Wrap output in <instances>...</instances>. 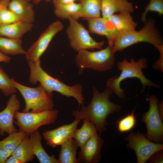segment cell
<instances>
[{"label": "cell", "instance_id": "6da1fadb", "mask_svg": "<svg viewBox=\"0 0 163 163\" xmlns=\"http://www.w3.org/2000/svg\"><path fill=\"white\" fill-rule=\"evenodd\" d=\"M92 90L93 97L89 105H82L80 110L74 111L72 114L76 119L80 120L85 119L92 122L101 134L106 130L108 116L119 112L121 107L110 101V97L113 92L109 88L106 87L102 92L94 87Z\"/></svg>", "mask_w": 163, "mask_h": 163}, {"label": "cell", "instance_id": "7a4b0ae2", "mask_svg": "<svg viewBox=\"0 0 163 163\" xmlns=\"http://www.w3.org/2000/svg\"><path fill=\"white\" fill-rule=\"evenodd\" d=\"M28 62L30 69L29 80L30 83L35 85L39 82L49 92L53 93L56 91L66 97H73L77 101L79 106L83 105L84 98L82 87L80 84L68 85L51 76L42 68L40 60L28 61Z\"/></svg>", "mask_w": 163, "mask_h": 163}, {"label": "cell", "instance_id": "3957f363", "mask_svg": "<svg viewBox=\"0 0 163 163\" xmlns=\"http://www.w3.org/2000/svg\"><path fill=\"white\" fill-rule=\"evenodd\" d=\"M139 30L118 34L113 43L114 53L122 51L126 48L141 43H149L157 49L163 46L162 37L157 28L155 20L151 18L144 22Z\"/></svg>", "mask_w": 163, "mask_h": 163}, {"label": "cell", "instance_id": "277c9868", "mask_svg": "<svg viewBox=\"0 0 163 163\" xmlns=\"http://www.w3.org/2000/svg\"><path fill=\"white\" fill-rule=\"evenodd\" d=\"M147 60L142 58L135 61L133 58L129 61L126 59L119 62L117 67L121 71L119 75L109 78L106 82V87L111 89L119 98H123L125 94L121 88L120 84L126 79L135 78H138L141 82L144 89L147 86L158 88L159 86L154 84L145 76L142 71L143 69L148 67Z\"/></svg>", "mask_w": 163, "mask_h": 163}, {"label": "cell", "instance_id": "5b68a950", "mask_svg": "<svg viewBox=\"0 0 163 163\" xmlns=\"http://www.w3.org/2000/svg\"><path fill=\"white\" fill-rule=\"evenodd\" d=\"M77 52L75 61L80 74L88 69L106 72L112 69L114 65L115 58L112 45H108L105 48L97 51L83 50Z\"/></svg>", "mask_w": 163, "mask_h": 163}, {"label": "cell", "instance_id": "8992f818", "mask_svg": "<svg viewBox=\"0 0 163 163\" xmlns=\"http://www.w3.org/2000/svg\"><path fill=\"white\" fill-rule=\"evenodd\" d=\"M11 80L14 85L23 97L25 107L23 112H39L53 109V94L46 91L41 85L32 88Z\"/></svg>", "mask_w": 163, "mask_h": 163}, {"label": "cell", "instance_id": "52a82bcc", "mask_svg": "<svg viewBox=\"0 0 163 163\" xmlns=\"http://www.w3.org/2000/svg\"><path fill=\"white\" fill-rule=\"evenodd\" d=\"M57 110H52L34 112L16 111L14 114V122L19 128L28 134L38 130L42 126L55 123L57 118Z\"/></svg>", "mask_w": 163, "mask_h": 163}, {"label": "cell", "instance_id": "ba28073f", "mask_svg": "<svg viewBox=\"0 0 163 163\" xmlns=\"http://www.w3.org/2000/svg\"><path fill=\"white\" fill-rule=\"evenodd\" d=\"M69 24L66 30L70 45L75 51L78 52L83 50H100L105 42H97L94 40L89 32L78 20L70 18Z\"/></svg>", "mask_w": 163, "mask_h": 163}, {"label": "cell", "instance_id": "9c48e42d", "mask_svg": "<svg viewBox=\"0 0 163 163\" xmlns=\"http://www.w3.org/2000/svg\"><path fill=\"white\" fill-rule=\"evenodd\" d=\"M125 139L128 141L127 148L135 151L138 163H146L154 153L163 149L162 144L152 142L146 135L139 132H131Z\"/></svg>", "mask_w": 163, "mask_h": 163}, {"label": "cell", "instance_id": "30bf717a", "mask_svg": "<svg viewBox=\"0 0 163 163\" xmlns=\"http://www.w3.org/2000/svg\"><path fill=\"white\" fill-rule=\"evenodd\" d=\"M148 100L149 110L143 114L142 118L147 128L146 136L149 140L159 143L163 140V125L158 110V99L156 96L152 95Z\"/></svg>", "mask_w": 163, "mask_h": 163}, {"label": "cell", "instance_id": "8fae6325", "mask_svg": "<svg viewBox=\"0 0 163 163\" xmlns=\"http://www.w3.org/2000/svg\"><path fill=\"white\" fill-rule=\"evenodd\" d=\"M64 26L59 21L50 24L32 45L26 51V57L28 61L37 62L46 51L54 36L62 30Z\"/></svg>", "mask_w": 163, "mask_h": 163}, {"label": "cell", "instance_id": "7c38bea8", "mask_svg": "<svg viewBox=\"0 0 163 163\" xmlns=\"http://www.w3.org/2000/svg\"><path fill=\"white\" fill-rule=\"evenodd\" d=\"M80 120L75 119L72 123L61 126L50 130H46L42 133L43 139L49 146L55 148L72 138L73 134Z\"/></svg>", "mask_w": 163, "mask_h": 163}, {"label": "cell", "instance_id": "4fadbf2b", "mask_svg": "<svg viewBox=\"0 0 163 163\" xmlns=\"http://www.w3.org/2000/svg\"><path fill=\"white\" fill-rule=\"evenodd\" d=\"M103 143V140L97 133L95 134L80 148L77 158V162H99L101 159V151Z\"/></svg>", "mask_w": 163, "mask_h": 163}, {"label": "cell", "instance_id": "5bb4252c", "mask_svg": "<svg viewBox=\"0 0 163 163\" xmlns=\"http://www.w3.org/2000/svg\"><path fill=\"white\" fill-rule=\"evenodd\" d=\"M20 103L16 94L11 96L6 107L0 112V135L5 133L9 134L17 131L14 126V116L15 112L19 110Z\"/></svg>", "mask_w": 163, "mask_h": 163}, {"label": "cell", "instance_id": "9a60e30c", "mask_svg": "<svg viewBox=\"0 0 163 163\" xmlns=\"http://www.w3.org/2000/svg\"><path fill=\"white\" fill-rule=\"evenodd\" d=\"M88 21L89 32L105 37L108 45L113 46L117 33L111 22L101 16L86 19Z\"/></svg>", "mask_w": 163, "mask_h": 163}, {"label": "cell", "instance_id": "2e32d148", "mask_svg": "<svg viewBox=\"0 0 163 163\" xmlns=\"http://www.w3.org/2000/svg\"><path fill=\"white\" fill-rule=\"evenodd\" d=\"M134 10L133 4L128 0H101V17L104 18L123 12L131 13Z\"/></svg>", "mask_w": 163, "mask_h": 163}, {"label": "cell", "instance_id": "e0dca14e", "mask_svg": "<svg viewBox=\"0 0 163 163\" xmlns=\"http://www.w3.org/2000/svg\"><path fill=\"white\" fill-rule=\"evenodd\" d=\"M27 0H11L8 8L13 12L21 21L33 23L34 21L35 13L33 5Z\"/></svg>", "mask_w": 163, "mask_h": 163}, {"label": "cell", "instance_id": "ac0fdd59", "mask_svg": "<svg viewBox=\"0 0 163 163\" xmlns=\"http://www.w3.org/2000/svg\"><path fill=\"white\" fill-rule=\"evenodd\" d=\"M131 13L123 12L115 14L107 18L112 24L117 34L136 30L138 24Z\"/></svg>", "mask_w": 163, "mask_h": 163}, {"label": "cell", "instance_id": "d6986e66", "mask_svg": "<svg viewBox=\"0 0 163 163\" xmlns=\"http://www.w3.org/2000/svg\"><path fill=\"white\" fill-rule=\"evenodd\" d=\"M33 23L19 21L0 26V36L12 39H21L33 28Z\"/></svg>", "mask_w": 163, "mask_h": 163}, {"label": "cell", "instance_id": "ffe728a7", "mask_svg": "<svg viewBox=\"0 0 163 163\" xmlns=\"http://www.w3.org/2000/svg\"><path fill=\"white\" fill-rule=\"evenodd\" d=\"M29 139L33 152L40 163H59L54 155H49L41 144L42 136L38 131L29 134Z\"/></svg>", "mask_w": 163, "mask_h": 163}, {"label": "cell", "instance_id": "44dd1931", "mask_svg": "<svg viewBox=\"0 0 163 163\" xmlns=\"http://www.w3.org/2000/svg\"><path fill=\"white\" fill-rule=\"evenodd\" d=\"M53 4L54 14L60 19L68 20L72 18L78 20L82 18V8L79 3Z\"/></svg>", "mask_w": 163, "mask_h": 163}, {"label": "cell", "instance_id": "7402d4cb", "mask_svg": "<svg viewBox=\"0 0 163 163\" xmlns=\"http://www.w3.org/2000/svg\"><path fill=\"white\" fill-rule=\"evenodd\" d=\"M83 124L79 129H76L72 138L78 147H81L92 136L97 133V129L92 122L86 119H83Z\"/></svg>", "mask_w": 163, "mask_h": 163}, {"label": "cell", "instance_id": "603a6c76", "mask_svg": "<svg viewBox=\"0 0 163 163\" xmlns=\"http://www.w3.org/2000/svg\"><path fill=\"white\" fill-rule=\"evenodd\" d=\"M58 160L59 163H77L78 148L74 140L71 138L61 145Z\"/></svg>", "mask_w": 163, "mask_h": 163}, {"label": "cell", "instance_id": "cb8c5ba5", "mask_svg": "<svg viewBox=\"0 0 163 163\" xmlns=\"http://www.w3.org/2000/svg\"><path fill=\"white\" fill-rule=\"evenodd\" d=\"M21 39H15L0 36V51L6 55L25 54L26 51L22 46Z\"/></svg>", "mask_w": 163, "mask_h": 163}, {"label": "cell", "instance_id": "d4e9b609", "mask_svg": "<svg viewBox=\"0 0 163 163\" xmlns=\"http://www.w3.org/2000/svg\"><path fill=\"white\" fill-rule=\"evenodd\" d=\"M101 0H79L84 19L101 16Z\"/></svg>", "mask_w": 163, "mask_h": 163}, {"label": "cell", "instance_id": "484cf974", "mask_svg": "<svg viewBox=\"0 0 163 163\" xmlns=\"http://www.w3.org/2000/svg\"><path fill=\"white\" fill-rule=\"evenodd\" d=\"M29 135L28 134L27 136L11 155L17 157L22 163H25L32 161L35 156L31 148Z\"/></svg>", "mask_w": 163, "mask_h": 163}, {"label": "cell", "instance_id": "4316f807", "mask_svg": "<svg viewBox=\"0 0 163 163\" xmlns=\"http://www.w3.org/2000/svg\"><path fill=\"white\" fill-rule=\"evenodd\" d=\"M28 134L20 130L10 133L7 137L0 141V146L11 154Z\"/></svg>", "mask_w": 163, "mask_h": 163}, {"label": "cell", "instance_id": "83f0119b", "mask_svg": "<svg viewBox=\"0 0 163 163\" xmlns=\"http://www.w3.org/2000/svg\"><path fill=\"white\" fill-rule=\"evenodd\" d=\"M0 89L6 96L16 94L17 89L14 87L11 78L0 66Z\"/></svg>", "mask_w": 163, "mask_h": 163}, {"label": "cell", "instance_id": "f1b7e54d", "mask_svg": "<svg viewBox=\"0 0 163 163\" xmlns=\"http://www.w3.org/2000/svg\"><path fill=\"white\" fill-rule=\"evenodd\" d=\"M2 0L3 4L0 11V20L2 25L20 21L19 18L8 8L10 0Z\"/></svg>", "mask_w": 163, "mask_h": 163}, {"label": "cell", "instance_id": "f546056e", "mask_svg": "<svg viewBox=\"0 0 163 163\" xmlns=\"http://www.w3.org/2000/svg\"><path fill=\"white\" fill-rule=\"evenodd\" d=\"M135 109L130 113L117 120V129L120 133L129 132L135 126L136 119L134 115Z\"/></svg>", "mask_w": 163, "mask_h": 163}, {"label": "cell", "instance_id": "4dcf8cb0", "mask_svg": "<svg viewBox=\"0 0 163 163\" xmlns=\"http://www.w3.org/2000/svg\"><path fill=\"white\" fill-rule=\"evenodd\" d=\"M149 12H157L159 16L163 15V0H149L141 14V19L142 22H145L146 21V16Z\"/></svg>", "mask_w": 163, "mask_h": 163}, {"label": "cell", "instance_id": "1f68e13d", "mask_svg": "<svg viewBox=\"0 0 163 163\" xmlns=\"http://www.w3.org/2000/svg\"><path fill=\"white\" fill-rule=\"evenodd\" d=\"M162 150L154 153L148 160L149 163H163Z\"/></svg>", "mask_w": 163, "mask_h": 163}, {"label": "cell", "instance_id": "d6a6232c", "mask_svg": "<svg viewBox=\"0 0 163 163\" xmlns=\"http://www.w3.org/2000/svg\"><path fill=\"white\" fill-rule=\"evenodd\" d=\"M159 53V58L154 65L155 68L163 70V46L157 50Z\"/></svg>", "mask_w": 163, "mask_h": 163}, {"label": "cell", "instance_id": "836d02e7", "mask_svg": "<svg viewBox=\"0 0 163 163\" xmlns=\"http://www.w3.org/2000/svg\"><path fill=\"white\" fill-rule=\"evenodd\" d=\"M11 154L0 146V163H5L7 159Z\"/></svg>", "mask_w": 163, "mask_h": 163}, {"label": "cell", "instance_id": "e575fe53", "mask_svg": "<svg viewBox=\"0 0 163 163\" xmlns=\"http://www.w3.org/2000/svg\"><path fill=\"white\" fill-rule=\"evenodd\" d=\"M11 59L10 57L0 51V62L8 63L10 62Z\"/></svg>", "mask_w": 163, "mask_h": 163}, {"label": "cell", "instance_id": "d590c367", "mask_svg": "<svg viewBox=\"0 0 163 163\" xmlns=\"http://www.w3.org/2000/svg\"><path fill=\"white\" fill-rule=\"evenodd\" d=\"M5 163H22L21 161L17 157L11 155L7 159Z\"/></svg>", "mask_w": 163, "mask_h": 163}, {"label": "cell", "instance_id": "8d00e7d4", "mask_svg": "<svg viewBox=\"0 0 163 163\" xmlns=\"http://www.w3.org/2000/svg\"><path fill=\"white\" fill-rule=\"evenodd\" d=\"M76 0H53V2L54 3L68 4L75 2Z\"/></svg>", "mask_w": 163, "mask_h": 163}, {"label": "cell", "instance_id": "74e56055", "mask_svg": "<svg viewBox=\"0 0 163 163\" xmlns=\"http://www.w3.org/2000/svg\"><path fill=\"white\" fill-rule=\"evenodd\" d=\"M42 0H33L34 3L36 4H38ZM47 1L53 0H46Z\"/></svg>", "mask_w": 163, "mask_h": 163}, {"label": "cell", "instance_id": "f35d334b", "mask_svg": "<svg viewBox=\"0 0 163 163\" xmlns=\"http://www.w3.org/2000/svg\"><path fill=\"white\" fill-rule=\"evenodd\" d=\"M2 4H3V0H0V11L2 8ZM1 25L2 24H1V23L0 20V26H1Z\"/></svg>", "mask_w": 163, "mask_h": 163}, {"label": "cell", "instance_id": "ab89813d", "mask_svg": "<svg viewBox=\"0 0 163 163\" xmlns=\"http://www.w3.org/2000/svg\"><path fill=\"white\" fill-rule=\"evenodd\" d=\"M27 0V1H30L31 0Z\"/></svg>", "mask_w": 163, "mask_h": 163}, {"label": "cell", "instance_id": "60d3db41", "mask_svg": "<svg viewBox=\"0 0 163 163\" xmlns=\"http://www.w3.org/2000/svg\"></svg>", "mask_w": 163, "mask_h": 163}]
</instances>
